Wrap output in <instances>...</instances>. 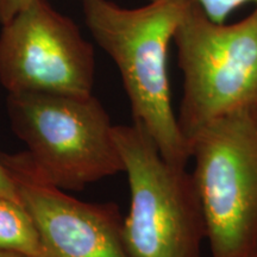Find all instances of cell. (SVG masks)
Segmentation results:
<instances>
[{
	"label": "cell",
	"mask_w": 257,
	"mask_h": 257,
	"mask_svg": "<svg viewBox=\"0 0 257 257\" xmlns=\"http://www.w3.org/2000/svg\"><path fill=\"white\" fill-rule=\"evenodd\" d=\"M173 41L184 75L178 120L187 142L218 118L257 107V5L225 24L191 0Z\"/></svg>",
	"instance_id": "277c9868"
},
{
	"label": "cell",
	"mask_w": 257,
	"mask_h": 257,
	"mask_svg": "<svg viewBox=\"0 0 257 257\" xmlns=\"http://www.w3.org/2000/svg\"><path fill=\"white\" fill-rule=\"evenodd\" d=\"M0 162L54 257H133L124 242V217L114 202H87L67 194L28 152H0Z\"/></svg>",
	"instance_id": "52a82bcc"
},
{
	"label": "cell",
	"mask_w": 257,
	"mask_h": 257,
	"mask_svg": "<svg viewBox=\"0 0 257 257\" xmlns=\"http://www.w3.org/2000/svg\"><path fill=\"white\" fill-rule=\"evenodd\" d=\"M200 8L211 21L216 23H225V19L234 10L245 4H256L257 0H192Z\"/></svg>",
	"instance_id": "9c48e42d"
},
{
	"label": "cell",
	"mask_w": 257,
	"mask_h": 257,
	"mask_svg": "<svg viewBox=\"0 0 257 257\" xmlns=\"http://www.w3.org/2000/svg\"><path fill=\"white\" fill-rule=\"evenodd\" d=\"M79 2H81V3H85V2H89V0H79Z\"/></svg>",
	"instance_id": "4fadbf2b"
},
{
	"label": "cell",
	"mask_w": 257,
	"mask_h": 257,
	"mask_svg": "<svg viewBox=\"0 0 257 257\" xmlns=\"http://www.w3.org/2000/svg\"><path fill=\"white\" fill-rule=\"evenodd\" d=\"M6 111L16 136L57 187L81 191L124 170L114 125L94 94L12 93Z\"/></svg>",
	"instance_id": "3957f363"
},
{
	"label": "cell",
	"mask_w": 257,
	"mask_h": 257,
	"mask_svg": "<svg viewBox=\"0 0 257 257\" xmlns=\"http://www.w3.org/2000/svg\"><path fill=\"white\" fill-rule=\"evenodd\" d=\"M95 53L80 28L47 0H32L0 30V83L12 93L87 96Z\"/></svg>",
	"instance_id": "8992f818"
},
{
	"label": "cell",
	"mask_w": 257,
	"mask_h": 257,
	"mask_svg": "<svg viewBox=\"0 0 257 257\" xmlns=\"http://www.w3.org/2000/svg\"><path fill=\"white\" fill-rule=\"evenodd\" d=\"M212 257L257 252V107L224 115L188 142Z\"/></svg>",
	"instance_id": "5b68a950"
},
{
	"label": "cell",
	"mask_w": 257,
	"mask_h": 257,
	"mask_svg": "<svg viewBox=\"0 0 257 257\" xmlns=\"http://www.w3.org/2000/svg\"><path fill=\"white\" fill-rule=\"evenodd\" d=\"M0 257H23L21 255H16L12 252H6V251H0Z\"/></svg>",
	"instance_id": "7c38bea8"
},
{
	"label": "cell",
	"mask_w": 257,
	"mask_h": 257,
	"mask_svg": "<svg viewBox=\"0 0 257 257\" xmlns=\"http://www.w3.org/2000/svg\"><path fill=\"white\" fill-rule=\"evenodd\" d=\"M32 0H0V25L23 11Z\"/></svg>",
	"instance_id": "30bf717a"
},
{
	"label": "cell",
	"mask_w": 257,
	"mask_h": 257,
	"mask_svg": "<svg viewBox=\"0 0 257 257\" xmlns=\"http://www.w3.org/2000/svg\"><path fill=\"white\" fill-rule=\"evenodd\" d=\"M0 195H4V197L19 201L14 181L10 178L9 173L6 172L5 167L2 165V162H0Z\"/></svg>",
	"instance_id": "8fae6325"
},
{
	"label": "cell",
	"mask_w": 257,
	"mask_h": 257,
	"mask_svg": "<svg viewBox=\"0 0 257 257\" xmlns=\"http://www.w3.org/2000/svg\"><path fill=\"white\" fill-rule=\"evenodd\" d=\"M191 0H148L127 9L108 0L82 3L85 23L119 70L133 123L144 128L175 166L191 160L188 142L172 105L167 55Z\"/></svg>",
	"instance_id": "6da1fadb"
},
{
	"label": "cell",
	"mask_w": 257,
	"mask_h": 257,
	"mask_svg": "<svg viewBox=\"0 0 257 257\" xmlns=\"http://www.w3.org/2000/svg\"><path fill=\"white\" fill-rule=\"evenodd\" d=\"M253 257H257V252H256V255H255V256H253Z\"/></svg>",
	"instance_id": "5bb4252c"
},
{
	"label": "cell",
	"mask_w": 257,
	"mask_h": 257,
	"mask_svg": "<svg viewBox=\"0 0 257 257\" xmlns=\"http://www.w3.org/2000/svg\"><path fill=\"white\" fill-rule=\"evenodd\" d=\"M130 188L123 237L133 257H201L206 223L192 173L167 161L137 124L114 125Z\"/></svg>",
	"instance_id": "7a4b0ae2"
},
{
	"label": "cell",
	"mask_w": 257,
	"mask_h": 257,
	"mask_svg": "<svg viewBox=\"0 0 257 257\" xmlns=\"http://www.w3.org/2000/svg\"><path fill=\"white\" fill-rule=\"evenodd\" d=\"M0 251L23 257H54L21 201L0 195Z\"/></svg>",
	"instance_id": "ba28073f"
}]
</instances>
